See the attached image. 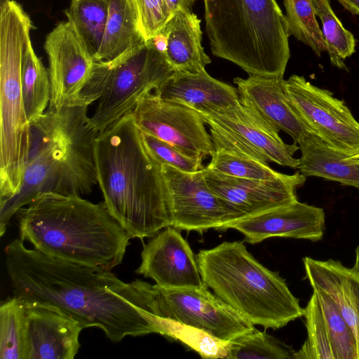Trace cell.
<instances>
[{"label": "cell", "mask_w": 359, "mask_h": 359, "mask_svg": "<svg viewBox=\"0 0 359 359\" xmlns=\"http://www.w3.org/2000/svg\"><path fill=\"white\" fill-rule=\"evenodd\" d=\"M4 252L14 297L55 308L83 328L98 327L114 343L161 334L163 318L153 313L150 283H125L111 270L54 258L27 248L20 238Z\"/></svg>", "instance_id": "obj_1"}, {"label": "cell", "mask_w": 359, "mask_h": 359, "mask_svg": "<svg viewBox=\"0 0 359 359\" xmlns=\"http://www.w3.org/2000/svg\"><path fill=\"white\" fill-rule=\"evenodd\" d=\"M94 157L104 202L131 238L172 226L161 165L147 149L132 111L97 134Z\"/></svg>", "instance_id": "obj_2"}, {"label": "cell", "mask_w": 359, "mask_h": 359, "mask_svg": "<svg viewBox=\"0 0 359 359\" xmlns=\"http://www.w3.org/2000/svg\"><path fill=\"white\" fill-rule=\"evenodd\" d=\"M20 238L54 258L111 270L131 238L104 201L43 194L20 209Z\"/></svg>", "instance_id": "obj_3"}, {"label": "cell", "mask_w": 359, "mask_h": 359, "mask_svg": "<svg viewBox=\"0 0 359 359\" xmlns=\"http://www.w3.org/2000/svg\"><path fill=\"white\" fill-rule=\"evenodd\" d=\"M212 53L248 75L283 77L290 57L285 15L276 0H203Z\"/></svg>", "instance_id": "obj_4"}, {"label": "cell", "mask_w": 359, "mask_h": 359, "mask_svg": "<svg viewBox=\"0 0 359 359\" xmlns=\"http://www.w3.org/2000/svg\"><path fill=\"white\" fill-rule=\"evenodd\" d=\"M196 257L203 283L254 325L277 330L304 316L285 280L259 263L243 242L224 241Z\"/></svg>", "instance_id": "obj_5"}, {"label": "cell", "mask_w": 359, "mask_h": 359, "mask_svg": "<svg viewBox=\"0 0 359 359\" xmlns=\"http://www.w3.org/2000/svg\"><path fill=\"white\" fill-rule=\"evenodd\" d=\"M88 105L62 109V121L55 140L27 162L22 182L11 198L0 201V235L17 212L43 194L82 196L97 184L94 140L97 135L89 123Z\"/></svg>", "instance_id": "obj_6"}, {"label": "cell", "mask_w": 359, "mask_h": 359, "mask_svg": "<svg viewBox=\"0 0 359 359\" xmlns=\"http://www.w3.org/2000/svg\"><path fill=\"white\" fill-rule=\"evenodd\" d=\"M32 22L21 6H0V201L20 187L29 149V123L23 102L21 73Z\"/></svg>", "instance_id": "obj_7"}, {"label": "cell", "mask_w": 359, "mask_h": 359, "mask_svg": "<svg viewBox=\"0 0 359 359\" xmlns=\"http://www.w3.org/2000/svg\"><path fill=\"white\" fill-rule=\"evenodd\" d=\"M175 72L154 39L113 61H95L81 95L83 104L97 102L90 126L97 133L104 131L143 96L159 92Z\"/></svg>", "instance_id": "obj_8"}, {"label": "cell", "mask_w": 359, "mask_h": 359, "mask_svg": "<svg viewBox=\"0 0 359 359\" xmlns=\"http://www.w3.org/2000/svg\"><path fill=\"white\" fill-rule=\"evenodd\" d=\"M154 315L205 332L215 339L233 341L255 327L208 287L165 289L149 285Z\"/></svg>", "instance_id": "obj_9"}, {"label": "cell", "mask_w": 359, "mask_h": 359, "mask_svg": "<svg viewBox=\"0 0 359 359\" xmlns=\"http://www.w3.org/2000/svg\"><path fill=\"white\" fill-rule=\"evenodd\" d=\"M283 86L295 112L310 133L347 157L359 154V122L343 100L302 76L292 75L284 80Z\"/></svg>", "instance_id": "obj_10"}, {"label": "cell", "mask_w": 359, "mask_h": 359, "mask_svg": "<svg viewBox=\"0 0 359 359\" xmlns=\"http://www.w3.org/2000/svg\"><path fill=\"white\" fill-rule=\"evenodd\" d=\"M132 114L141 131L171 144L189 157L203 161L215 151L201 115L187 106L163 99L157 92L140 99Z\"/></svg>", "instance_id": "obj_11"}, {"label": "cell", "mask_w": 359, "mask_h": 359, "mask_svg": "<svg viewBox=\"0 0 359 359\" xmlns=\"http://www.w3.org/2000/svg\"><path fill=\"white\" fill-rule=\"evenodd\" d=\"M161 169L169 194L172 226L198 232L220 230L226 224L243 217L211 190L203 168L189 172L162 165Z\"/></svg>", "instance_id": "obj_12"}, {"label": "cell", "mask_w": 359, "mask_h": 359, "mask_svg": "<svg viewBox=\"0 0 359 359\" xmlns=\"http://www.w3.org/2000/svg\"><path fill=\"white\" fill-rule=\"evenodd\" d=\"M44 49L51 86L48 109L57 112L67 107L83 104L81 95L95 60L73 24L68 20L59 22L46 36Z\"/></svg>", "instance_id": "obj_13"}, {"label": "cell", "mask_w": 359, "mask_h": 359, "mask_svg": "<svg viewBox=\"0 0 359 359\" xmlns=\"http://www.w3.org/2000/svg\"><path fill=\"white\" fill-rule=\"evenodd\" d=\"M135 273L165 289L199 288L205 285L196 257L179 229L169 226L144 245Z\"/></svg>", "instance_id": "obj_14"}, {"label": "cell", "mask_w": 359, "mask_h": 359, "mask_svg": "<svg viewBox=\"0 0 359 359\" xmlns=\"http://www.w3.org/2000/svg\"><path fill=\"white\" fill-rule=\"evenodd\" d=\"M304 309L307 336L293 359H358L351 330L328 295L313 289Z\"/></svg>", "instance_id": "obj_15"}, {"label": "cell", "mask_w": 359, "mask_h": 359, "mask_svg": "<svg viewBox=\"0 0 359 359\" xmlns=\"http://www.w3.org/2000/svg\"><path fill=\"white\" fill-rule=\"evenodd\" d=\"M233 229L245 236L244 241L256 244L271 237L318 241L325 229L322 208L298 200L264 212L245 217L224 225L220 230Z\"/></svg>", "instance_id": "obj_16"}, {"label": "cell", "mask_w": 359, "mask_h": 359, "mask_svg": "<svg viewBox=\"0 0 359 359\" xmlns=\"http://www.w3.org/2000/svg\"><path fill=\"white\" fill-rule=\"evenodd\" d=\"M203 172L211 190L243 217L297 200V189L306 180V177L299 171L286 179L273 181L233 177L206 167L203 168Z\"/></svg>", "instance_id": "obj_17"}, {"label": "cell", "mask_w": 359, "mask_h": 359, "mask_svg": "<svg viewBox=\"0 0 359 359\" xmlns=\"http://www.w3.org/2000/svg\"><path fill=\"white\" fill-rule=\"evenodd\" d=\"M25 303V359H73L83 326L52 306Z\"/></svg>", "instance_id": "obj_18"}, {"label": "cell", "mask_w": 359, "mask_h": 359, "mask_svg": "<svg viewBox=\"0 0 359 359\" xmlns=\"http://www.w3.org/2000/svg\"><path fill=\"white\" fill-rule=\"evenodd\" d=\"M283 77L249 75L236 77L241 102L298 144L309 133L295 112L283 86Z\"/></svg>", "instance_id": "obj_19"}, {"label": "cell", "mask_w": 359, "mask_h": 359, "mask_svg": "<svg viewBox=\"0 0 359 359\" xmlns=\"http://www.w3.org/2000/svg\"><path fill=\"white\" fill-rule=\"evenodd\" d=\"M201 115L205 123H212L238 135L263 154L269 162L297 169L299 158H295L294 154L299 146L294 142L292 144L284 142L279 130L241 101L235 106Z\"/></svg>", "instance_id": "obj_20"}, {"label": "cell", "mask_w": 359, "mask_h": 359, "mask_svg": "<svg viewBox=\"0 0 359 359\" xmlns=\"http://www.w3.org/2000/svg\"><path fill=\"white\" fill-rule=\"evenodd\" d=\"M306 277L313 289L328 295L351 330L359 359V273L332 259L303 258Z\"/></svg>", "instance_id": "obj_21"}, {"label": "cell", "mask_w": 359, "mask_h": 359, "mask_svg": "<svg viewBox=\"0 0 359 359\" xmlns=\"http://www.w3.org/2000/svg\"><path fill=\"white\" fill-rule=\"evenodd\" d=\"M168 101L187 106L200 114L217 112L240 102L237 88L204 69L198 74L175 72L159 92Z\"/></svg>", "instance_id": "obj_22"}, {"label": "cell", "mask_w": 359, "mask_h": 359, "mask_svg": "<svg viewBox=\"0 0 359 359\" xmlns=\"http://www.w3.org/2000/svg\"><path fill=\"white\" fill-rule=\"evenodd\" d=\"M201 20L191 11H176L161 32L163 53L175 72L198 74L211 62L201 44ZM159 35V36H160Z\"/></svg>", "instance_id": "obj_23"}, {"label": "cell", "mask_w": 359, "mask_h": 359, "mask_svg": "<svg viewBox=\"0 0 359 359\" xmlns=\"http://www.w3.org/2000/svg\"><path fill=\"white\" fill-rule=\"evenodd\" d=\"M109 16L95 62H111L146 43L133 0H108Z\"/></svg>", "instance_id": "obj_24"}, {"label": "cell", "mask_w": 359, "mask_h": 359, "mask_svg": "<svg viewBox=\"0 0 359 359\" xmlns=\"http://www.w3.org/2000/svg\"><path fill=\"white\" fill-rule=\"evenodd\" d=\"M302 156L298 171L305 177H319L335 181L359 190V165L348 161L346 156L321 139L309 133L298 143Z\"/></svg>", "instance_id": "obj_25"}, {"label": "cell", "mask_w": 359, "mask_h": 359, "mask_svg": "<svg viewBox=\"0 0 359 359\" xmlns=\"http://www.w3.org/2000/svg\"><path fill=\"white\" fill-rule=\"evenodd\" d=\"M21 83L25 112L30 123L46 111L51 93L48 70L36 55L30 37L24 50Z\"/></svg>", "instance_id": "obj_26"}, {"label": "cell", "mask_w": 359, "mask_h": 359, "mask_svg": "<svg viewBox=\"0 0 359 359\" xmlns=\"http://www.w3.org/2000/svg\"><path fill=\"white\" fill-rule=\"evenodd\" d=\"M64 13L95 60L105 32L108 0H71L69 7Z\"/></svg>", "instance_id": "obj_27"}, {"label": "cell", "mask_w": 359, "mask_h": 359, "mask_svg": "<svg viewBox=\"0 0 359 359\" xmlns=\"http://www.w3.org/2000/svg\"><path fill=\"white\" fill-rule=\"evenodd\" d=\"M315 15L320 19L322 32L332 65L347 70L345 59L355 51V39L333 11L330 0H311Z\"/></svg>", "instance_id": "obj_28"}, {"label": "cell", "mask_w": 359, "mask_h": 359, "mask_svg": "<svg viewBox=\"0 0 359 359\" xmlns=\"http://www.w3.org/2000/svg\"><path fill=\"white\" fill-rule=\"evenodd\" d=\"M24 300L13 297L0 306V358L25 359Z\"/></svg>", "instance_id": "obj_29"}, {"label": "cell", "mask_w": 359, "mask_h": 359, "mask_svg": "<svg viewBox=\"0 0 359 359\" xmlns=\"http://www.w3.org/2000/svg\"><path fill=\"white\" fill-rule=\"evenodd\" d=\"M284 5L290 36L309 46L318 57L327 52L311 0H284Z\"/></svg>", "instance_id": "obj_30"}, {"label": "cell", "mask_w": 359, "mask_h": 359, "mask_svg": "<svg viewBox=\"0 0 359 359\" xmlns=\"http://www.w3.org/2000/svg\"><path fill=\"white\" fill-rule=\"evenodd\" d=\"M294 349L257 329L229 341L226 359H293Z\"/></svg>", "instance_id": "obj_31"}, {"label": "cell", "mask_w": 359, "mask_h": 359, "mask_svg": "<svg viewBox=\"0 0 359 359\" xmlns=\"http://www.w3.org/2000/svg\"><path fill=\"white\" fill-rule=\"evenodd\" d=\"M206 168L224 175L252 180L273 181L290 176L274 170L269 163L219 149L215 150Z\"/></svg>", "instance_id": "obj_32"}, {"label": "cell", "mask_w": 359, "mask_h": 359, "mask_svg": "<svg viewBox=\"0 0 359 359\" xmlns=\"http://www.w3.org/2000/svg\"><path fill=\"white\" fill-rule=\"evenodd\" d=\"M141 134L147 149L161 165H168L189 172L204 168L201 161L184 155L171 144L149 133L141 131Z\"/></svg>", "instance_id": "obj_33"}, {"label": "cell", "mask_w": 359, "mask_h": 359, "mask_svg": "<svg viewBox=\"0 0 359 359\" xmlns=\"http://www.w3.org/2000/svg\"><path fill=\"white\" fill-rule=\"evenodd\" d=\"M133 1L146 40H151L158 36L172 15L166 1L133 0Z\"/></svg>", "instance_id": "obj_34"}, {"label": "cell", "mask_w": 359, "mask_h": 359, "mask_svg": "<svg viewBox=\"0 0 359 359\" xmlns=\"http://www.w3.org/2000/svg\"><path fill=\"white\" fill-rule=\"evenodd\" d=\"M166 3L173 15V13L179 10L183 9L191 11V8L194 4L195 0H165Z\"/></svg>", "instance_id": "obj_35"}, {"label": "cell", "mask_w": 359, "mask_h": 359, "mask_svg": "<svg viewBox=\"0 0 359 359\" xmlns=\"http://www.w3.org/2000/svg\"><path fill=\"white\" fill-rule=\"evenodd\" d=\"M346 10L354 15H359V0H337Z\"/></svg>", "instance_id": "obj_36"}, {"label": "cell", "mask_w": 359, "mask_h": 359, "mask_svg": "<svg viewBox=\"0 0 359 359\" xmlns=\"http://www.w3.org/2000/svg\"><path fill=\"white\" fill-rule=\"evenodd\" d=\"M353 269L359 273V245L355 250V261Z\"/></svg>", "instance_id": "obj_37"}, {"label": "cell", "mask_w": 359, "mask_h": 359, "mask_svg": "<svg viewBox=\"0 0 359 359\" xmlns=\"http://www.w3.org/2000/svg\"><path fill=\"white\" fill-rule=\"evenodd\" d=\"M346 159L351 163L359 165V154L346 157Z\"/></svg>", "instance_id": "obj_38"}]
</instances>
